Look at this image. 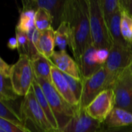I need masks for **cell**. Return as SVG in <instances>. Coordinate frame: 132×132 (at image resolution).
Segmentation results:
<instances>
[{"instance_id": "6da1fadb", "label": "cell", "mask_w": 132, "mask_h": 132, "mask_svg": "<svg viewBox=\"0 0 132 132\" xmlns=\"http://www.w3.org/2000/svg\"><path fill=\"white\" fill-rule=\"evenodd\" d=\"M70 32V48L78 63L85 50L92 43L87 0H67L63 19Z\"/></svg>"}, {"instance_id": "7a4b0ae2", "label": "cell", "mask_w": 132, "mask_h": 132, "mask_svg": "<svg viewBox=\"0 0 132 132\" xmlns=\"http://www.w3.org/2000/svg\"><path fill=\"white\" fill-rule=\"evenodd\" d=\"M19 111L26 127L31 132H59L53 128L39 104L32 87L22 101Z\"/></svg>"}, {"instance_id": "3957f363", "label": "cell", "mask_w": 132, "mask_h": 132, "mask_svg": "<svg viewBox=\"0 0 132 132\" xmlns=\"http://www.w3.org/2000/svg\"><path fill=\"white\" fill-rule=\"evenodd\" d=\"M92 43L97 49L111 50L112 40L103 15L101 0H87Z\"/></svg>"}, {"instance_id": "277c9868", "label": "cell", "mask_w": 132, "mask_h": 132, "mask_svg": "<svg viewBox=\"0 0 132 132\" xmlns=\"http://www.w3.org/2000/svg\"><path fill=\"white\" fill-rule=\"evenodd\" d=\"M34 78L41 87L56 118L59 130H61L72 118L78 108L69 104L59 94L50 81L43 78Z\"/></svg>"}, {"instance_id": "5b68a950", "label": "cell", "mask_w": 132, "mask_h": 132, "mask_svg": "<svg viewBox=\"0 0 132 132\" xmlns=\"http://www.w3.org/2000/svg\"><path fill=\"white\" fill-rule=\"evenodd\" d=\"M130 67L129 46L112 43L108 59L104 64L107 72V88L113 89L118 77Z\"/></svg>"}, {"instance_id": "8992f818", "label": "cell", "mask_w": 132, "mask_h": 132, "mask_svg": "<svg viewBox=\"0 0 132 132\" xmlns=\"http://www.w3.org/2000/svg\"><path fill=\"white\" fill-rule=\"evenodd\" d=\"M10 78L13 89L19 97H25L29 94L34 80V73L31 59L28 55L19 54L17 62L12 65Z\"/></svg>"}, {"instance_id": "52a82bcc", "label": "cell", "mask_w": 132, "mask_h": 132, "mask_svg": "<svg viewBox=\"0 0 132 132\" xmlns=\"http://www.w3.org/2000/svg\"><path fill=\"white\" fill-rule=\"evenodd\" d=\"M108 75L104 66L89 78L83 80V90L79 101V109L86 108L102 91L107 90Z\"/></svg>"}, {"instance_id": "ba28073f", "label": "cell", "mask_w": 132, "mask_h": 132, "mask_svg": "<svg viewBox=\"0 0 132 132\" xmlns=\"http://www.w3.org/2000/svg\"><path fill=\"white\" fill-rule=\"evenodd\" d=\"M115 107V97L113 89L102 91L86 108L85 111L92 118L104 123Z\"/></svg>"}, {"instance_id": "9c48e42d", "label": "cell", "mask_w": 132, "mask_h": 132, "mask_svg": "<svg viewBox=\"0 0 132 132\" xmlns=\"http://www.w3.org/2000/svg\"><path fill=\"white\" fill-rule=\"evenodd\" d=\"M113 90L115 107L132 112V72L129 67L118 77Z\"/></svg>"}, {"instance_id": "30bf717a", "label": "cell", "mask_w": 132, "mask_h": 132, "mask_svg": "<svg viewBox=\"0 0 132 132\" xmlns=\"http://www.w3.org/2000/svg\"><path fill=\"white\" fill-rule=\"evenodd\" d=\"M67 0H32L22 1V10L42 8L46 9L53 20V28L56 30L63 19L64 9Z\"/></svg>"}, {"instance_id": "8fae6325", "label": "cell", "mask_w": 132, "mask_h": 132, "mask_svg": "<svg viewBox=\"0 0 132 132\" xmlns=\"http://www.w3.org/2000/svg\"><path fill=\"white\" fill-rule=\"evenodd\" d=\"M102 123L90 117L85 110L77 108L74 115L60 132H97Z\"/></svg>"}, {"instance_id": "7c38bea8", "label": "cell", "mask_w": 132, "mask_h": 132, "mask_svg": "<svg viewBox=\"0 0 132 132\" xmlns=\"http://www.w3.org/2000/svg\"><path fill=\"white\" fill-rule=\"evenodd\" d=\"M51 83L59 94L71 106L79 108V101L70 89L63 73L55 66L52 67Z\"/></svg>"}, {"instance_id": "4fadbf2b", "label": "cell", "mask_w": 132, "mask_h": 132, "mask_svg": "<svg viewBox=\"0 0 132 132\" xmlns=\"http://www.w3.org/2000/svg\"><path fill=\"white\" fill-rule=\"evenodd\" d=\"M50 60L54 66L62 73L75 79L82 80L77 63L67 53L66 50L55 51Z\"/></svg>"}, {"instance_id": "5bb4252c", "label": "cell", "mask_w": 132, "mask_h": 132, "mask_svg": "<svg viewBox=\"0 0 132 132\" xmlns=\"http://www.w3.org/2000/svg\"><path fill=\"white\" fill-rule=\"evenodd\" d=\"M96 50L97 49L94 46L93 44L90 45L84 52L80 60L78 63L82 80L89 78L104 67L97 63L94 59Z\"/></svg>"}, {"instance_id": "9a60e30c", "label": "cell", "mask_w": 132, "mask_h": 132, "mask_svg": "<svg viewBox=\"0 0 132 132\" xmlns=\"http://www.w3.org/2000/svg\"><path fill=\"white\" fill-rule=\"evenodd\" d=\"M34 77L43 78L51 82V71L54 66L51 60L46 58L40 53L30 57Z\"/></svg>"}, {"instance_id": "2e32d148", "label": "cell", "mask_w": 132, "mask_h": 132, "mask_svg": "<svg viewBox=\"0 0 132 132\" xmlns=\"http://www.w3.org/2000/svg\"><path fill=\"white\" fill-rule=\"evenodd\" d=\"M104 124L110 128L131 126L132 112L114 107Z\"/></svg>"}, {"instance_id": "e0dca14e", "label": "cell", "mask_w": 132, "mask_h": 132, "mask_svg": "<svg viewBox=\"0 0 132 132\" xmlns=\"http://www.w3.org/2000/svg\"><path fill=\"white\" fill-rule=\"evenodd\" d=\"M55 29L52 27L40 32L38 42V52L47 59H51L55 53Z\"/></svg>"}, {"instance_id": "ac0fdd59", "label": "cell", "mask_w": 132, "mask_h": 132, "mask_svg": "<svg viewBox=\"0 0 132 132\" xmlns=\"http://www.w3.org/2000/svg\"><path fill=\"white\" fill-rule=\"evenodd\" d=\"M14 101H1L0 100V118H2L15 125L26 127L20 114V111L13 106Z\"/></svg>"}, {"instance_id": "d6986e66", "label": "cell", "mask_w": 132, "mask_h": 132, "mask_svg": "<svg viewBox=\"0 0 132 132\" xmlns=\"http://www.w3.org/2000/svg\"><path fill=\"white\" fill-rule=\"evenodd\" d=\"M32 87L33 89V91H34V94H35V97L39 103V104L40 105L41 108L43 109V112L45 113L46 116L47 117L49 121L50 122L51 125L53 126V128L58 131L60 132L59 130V128H58V125H57V122L56 121V118L53 115V113L50 108V106L46 98V96L44 95L43 94V91L41 88V87L39 86V84H38V82L36 80V79L34 78V80H33V83H32Z\"/></svg>"}, {"instance_id": "ffe728a7", "label": "cell", "mask_w": 132, "mask_h": 132, "mask_svg": "<svg viewBox=\"0 0 132 132\" xmlns=\"http://www.w3.org/2000/svg\"><path fill=\"white\" fill-rule=\"evenodd\" d=\"M121 23V9L118 10L111 19L108 26L112 40V43H119V44L128 46V44L125 42V40L122 36Z\"/></svg>"}, {"instance_id": "44dd1931", "label": "cell", "mask_w": 132, "mask_h": 132, "mask_svg": "<svg viewBox=\"0 0 132 132\" xmlns=\"http://www.w3.org/2000/svg\"><path fill=\"white\" fill-rule=\"evenodd\" d=\"M55 43L60 50H66L67 46H70V32L69 26L65 21H63L55 30Z\"/></svg>"}, {"instance_id": "7402d4cb", "label": "cell", "mask_w": 132, "mask_h": 132, "mask_svg": "<svg viewBox=\"0 0 132 132\" xmlns=\"http://www.w3.org/2000/svg\"><path fill=\"white\" fill-rule=\"evenodd\" d=\"M18 97L13 89L10 76L0 74V100L15 101Z\"/></svg>"}, {"instance_id": "603a6c76", "label": "cell", "mask_w": 132, "mask_h": 132, "mask_svg": "<svg viewBox=\"0 0 132 132\" xmlns=\"http://www.w3.org/2000/svg\"><path fill=\"white\" fill-rule=\"evenodd\" d=\"M35 15L36 11L33 9L22 10L20 13L18 23L15 29L20 31L29 32L35 26Z\"/></svg>"}, {"instance_id": "cb8c5ba5", "label": "cell", "mask_w": 132, "mask_h": 132, "mask_svg": "<svg viewBox=\"0 0 132 132\" xmlns=\"http://www.w3.org/2000/svg\"><path fill=\"white\" fill-rule=\"evenodd\" d=\"M35 26L39 31L43 32L53 27V20L50 12L42 8H39L36 11Z\"/></svg>"}, {"instance_id": "d4e9b609", "label": "cell", "mask_w": 132, "mask_h": 132, "mask_svg": "<svg viewBox=\"0 0 132 132\" xmlns=\"http://www.w3.org/2000/svg\"><path fill=\"white\" fill-rule=\"evenodd\" d=\"M121 34L128 44H132V17L121 8Z\"/></svg>"}, {"instance_id": "484cf974", "label": "cell", "mask_w": 132, "mask_h": 132, "mask_svg": "<svg viewBox=\"0 0 132 132\" xmlns=\"http://www.w3.org/2000/svg\"><path fill=\"white\" fill-rule=\"evenodd\" d=\"M101 3L104 17L108 25L113 15L121 9V0H101Z\"/></svg>"}, {"instance_id": "4316f807", "label": "cell", "mask_w": 132, "mask_h": 132, "mask_svg": "<svg viewBox=\"0 0 132 132\" xmlns=\"http://www.w3.org/2000/svg\"><path fill=\"white\" fill-rule=\"evenodd\" d=\"M29 39V56L32 57L39 53L38 52V42L39 39L40 32L34 27L32 30L27 32Z\"/></svg>"}, {"instance_id": "83f0119b", "label": "cell", "mask_w": 132, "mask_h": 132, "mask_svg": "<svg viewBox=\"0 0 132 132\" xmlns=\"http://www.w3.org/2000/svg\"><path fill=\"white\" fill-rule=\"evenodd\" d=\"M15 37L18 40L19 54H26L29 56V39L26 32L15 29Z\"/></svg>"}, {"instance_id": "f1b7e54d", "label": "cell", "mask_w": 132, "mask_h": 132, "mask_svg": "<svg viewBox=\"0 0 132 132\" xmlns=\"http://www.w3.org/2000/svg\"><path fill=\"white\" fill-rule=\"evenodd\" d=\"M63 75H64L70 89L72 90L73 93L74 94L75 97H77L78 101H80L81 94H82V90H83V81H82V80L75 79V78H73V77H72L67 74H65V73H63Z\"/></svg>"}, {"instance_id": "f546056e", "label": "cell", "mask_w": 132, "mask_h": 132, "mask_svg": "<svg viewBox=\"0 0 132 132\" xmlns=\"http://www.w3.org/2000/svg\"><path fill=\"white\" fill-rule=\"evenodd\" d=\"M0 129L5 132H31L26 127L15 125L2 118H0Z\"/></svg>"}, {"instance_id": "4dcf8cb0", "label": "cell", "mask_w": 132, "mask_h": 132, "mask_svg": "<svg viewBox=\"0 0 132 132\" xmlns=\"http://www.w3.org/2000/svg\"><path fill=\"white\" fill-rule=\"evenodd\" d=\"M109 53H110V50H107V49L96 50V51L94 53V59L97 63L104 66V64L106 63V62L108 59Z\"/></svg>"}, {"instance_id": "1f68e13d", "label": "cell", "mask_w": 132, "mask_h": 132, "mask_svg": "<svg viewBox=\"0 0 132 132\" xmlns=\"http://www.w3.org/2000/svg\"><path fill=\"white\" fill-rule=\"evenodd\" d=\"M97 132H132V125L128 127H123V128H108L104 123Z\"/></svg>"}, {"instance_id": "d6a6232c", "label": "cell", "mask_w": 132, "mask_h": 132, "mask_svg": "<svg viewBox=\"0 0 132 132\" xmlns=\"http://www.w3.org/2000/svg\"><path fill=\"white\" fill-rule=\"evenodd\" d=\"M12 65H9L5 62L2 58H0V74L10 76L11 75Z\"/></svg>"}, {"instance_id": "836d02e7", "label": "cell", "mask_w": 132, "mask_h": 132, "mask_svg": "<svg viewBox=\"0 0 132 132\" xmlns=\"http://www.w3.org/2000/svg\"><path fill=\"white\" fill-rule=\"evenodd\" d=\"M121 8L132 17V0H121Z\"/></svg>"}, {"instance_id": "e575fe53", "label": "cell", "mask_w": 132, "mask_h": 132, "mask_svg": "<svg viewBox=\"0 0 132 132\" xmlns=\"http://www.w3.org/2000/svg\"><path fill=\"white\" fill-rule=\"evenodd\" d=\"M7 46L12 50L19 49V43H18V40H17L15 36V37H11L9 39L8 43H7Z\"/></svg>"}, {"instance_id": "d590c367", "label": "cell", "mask_w": 132, "mask_h": 132, "mask_svg": "<svg viewBox=\"0 0 132 132\" xmlns=\"http://www.w3.org/2000/svg\"><path fill=\"white\" fill-rule=\"evenodd\" d=\"M129 51H130V67H129V68L131 69L132 72V44L129 46Z\"/></svg>"}]
</instances>
